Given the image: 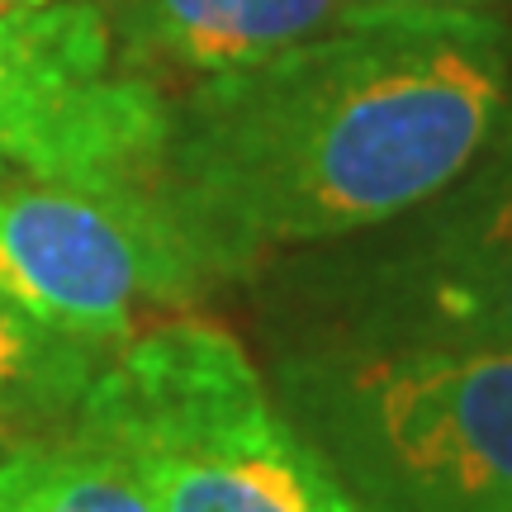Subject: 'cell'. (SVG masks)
<instances>
[{
  "instance_id": "obj_10",
  "label": "cell",
  "mask_w": 512,
  "mask_h": 512,
  "mask_svg": "<svg viewBox=\"0 0 512 512\" xmlns=\"http://www.w3.org/2000/svg\"><path fill=\"white\" fill-rule=\"evenodd\" d=\"M375 10H437V15H503L512 0H370Z\"/></svg>"
},
{
  "instance_id": "obj_4",
  "label": "cell",
  "mask_w": 512,
  "mask_h": 512,
  "mask_svg": "<svg viewBox=\"0 0 512 512\" xmlns=\"http://www.w3.org/2000/svg\"><path fill=\"white\" fill-rule=\"evenodd\" d=\"M271 347H489L512 351V100L437 195L399 219L280 256Z\"/></svg>"
},
{
  "instance_id": "obj_12",
  "label": "cell",
  "mask_w": 512,
  "mask_h": 512,
  "mask_svg": "<svg viewBox=\"0 0 512 512\" xmlns=\"http://www.w3.org/2000/svg\"><path fill=\"white\" fill-rule=\"evenodd\" d=\"M0 446H5V437H0Z\"/></svg>"
},
{
  "instance_id": "obj_6",
  "label": "cell",
  "mask_w": 512,
  "mask_h": 512,
  "mask_svg": "<svg viewBox=\"0 0 512 512\" xmlns=\"http://www.w3.org/2000/svg\"><path fill=\"white\" fill-rule=\"evenodd\" d=\"M204 285L157 195L0 185V294L81 347H124L143 309H185Z\"/></svg>"
},
{
  "instance_id": "obj_2",
  "label": "cell",
  "mask_w": 512,
  "mask_h": 512,
  "mask_svg": "<svg viewBox=\"0 0 512 512\" xmlns=\"http://www.w3.org/2000/svg\"><path fill=\"white\" fill-rule=\"evenodd\" d=\"M67 427L157 512H351L242 337L200 313L114 347Z\"/></svg>"
},
{
  "instance_id": "obj_7",
  "label": "cell",
  "mask_w": 512,
  "mask_h": 512,
  "mask_svg": "<svg viewBox=\"0 0 512 512\" xmlns=\"http://www.w3.org/2000/svg\"><path fill=\"white\" fill-rule=\"evenodd\" d=\"M124 67L166 91L370 15V0H100Z\"/></svg>"
},
{
  "instance_id": "obj_8",
  "label": "cell",
  "mask_w": 512,
  "mask_h": 512,
  "mask_svg": "<svg viewBox=\"0 0 512 512\" xmlns=\"http://www.w3.org/2000/svg\"><path fill=\"white\" fill-rule=\"evenodd\" d=\"M0 512H157L100 446L72 427L0 446Z\"/></svg>"
},
{
  "instance_id": "obj_3",
  "label": "cell",
  "mask_w": 512,
  "mask_h": 512,
  "mask_svg": "<svg viewBox=\"0 0 512 512\" xmlns=\"http://www.w3.org/2000/svg\"><path fill=\"white\" fill-rule=\"evenodd\" d=\"M266 380L351 512H512V351L294 342Z\"/></svg>"
},
{
  "instance_id": "obj_1",
  "label": "cell",
  "mask_w": 512,
  "mask_h": 512,
  "mask_svg": "<svg viewBox=\"0 0 512 512\" xmlns=\"http://www.w3.org/2000/svg\"><path fill=\"white\" fill-rule=\"evenodd\" d=\"M166 95L157 204L204 285L247 280L437 195L508 110L512 24L370 10Z\"/></svg>"
},
{
  "instance_id": "obj_5",
  "label": "cell",
  "mask_w": 512,
  "mask_h": 512,
  "mask_svg": "<svg viewBox=\"0 0 512 512\" xmlns=\"http://www.w3.org/2000/svg\"><path fill=\"white\" fill-rule=\"evenodd\" d=\"M166 86L114 53L100 0L0 10V185L157 195Z\"/></svg>"
},
{
  "instance_id": "obj_11",
  "label": "cell",
  "mask_w": 512,
  "mask_h": 512,
  "mask_svg": "<svg viewBox=\"0 0 512 512\" xmlns=\"http://www.w3.org/2000/svg\"><path fill=\"white\" fill-rule=\"evenodd\" d=\"M19 5H48V0H0V10H19Z\"/></svg>"
},
{
  "instance_id": "obj_9",
  "label": "cell",
  "mask_w": 512,
  "mask_h": 512,
  "mask_svg": "<svg viewBox=\"0 0 512 512\" xmlns=\"http://www.w3.org/2000/svg\"><path fill=\"white\" fill-rule=\"evenodd\" d=\"M105 351L38 328L0 294V437H38L67 427Z\"/></svg>"
}]
</instances>
